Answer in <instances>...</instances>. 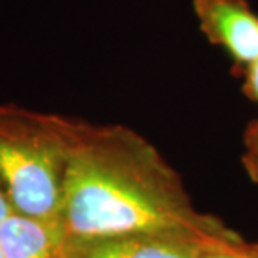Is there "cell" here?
Instances as JSON below:
<instances>
[{"label": "cell", "mask_w": 258, "mask_h": 258, "mask_svg": "<svg viewBox=\"0 0 258 258\" xmlns=\"http://www.w3.org/2000/svg\"><path fill=\"white\" fill-rule=\"evenodd\" d=\"M12 211L14 210H12V206H10L9 196H7V193H5L2 181H0V225H2L4 221L9 218Z\"/></svg>", "instance_id": "9c48e42d"}, {"label": "cell", "mask_w": 258, "mask_h": 258, "mask_svg": "<svg viewBox=\"0 0 258 258\" xmlns=\"http://www.w3.org/2000/svg\"><path fill=\"white\" fill-rule=\"evenodd\" d=\"M241 164H243L248 178L258 186V117L246 126L243 133Z\"/></svg>", "instance_id": "52a82bcc"}, {"label": "cell", "mask_w": 258, "mask_h": 258, "mask_svg": "<svg viewBox=\"0 0 258 258\" xmlns=\"http://www.w3.org/2000/svg\"><path fill=\"white\" fill-rule=\"evenodd\" d=\"M200 29L218 45L241 74L258 57V14L248 0H193Z\"/></svg>", "instance_id": "277c9868"}, {"label": "cell", "mask_w": 258, "mask_h": 258, "mask_svg": "<svg viewBox=\"0 0 258 258\" xmlns=\"http://www.w3.org/2000/svg\"><path fill=\"white\" fill-rule=\"evenodd\" d=\"M216 238L186 231L134 233L66 238L64 258H198L206 241Z\"/></svg>", "instance_id": "3957f363"}, {"label": "cell", "mask_w": 258, "mask_h": 258, "mask_svg": "<svg viewBox=\"0 0 258 258\" xmlns=\"http://www.w3.org/2000/svg\"><path fill=\"white\" fill-rule=\"evenodd\" d=\"M198 258H258V241H246L238 233L210 240L201 246Z\"/></svg>", "instance_id": "8992f818"}, {"label": "cell", "mask_w": 258, "mask_h": 258, "mask_svg": "<svg viewBox=\"0 0 258 258\" xmlns=\"http://www.w3.org/2000/svg\"><path fill=\"white\" fill-rule=\"evenodd\" d=\"M0 258H4V253H2V248H0Z\"/></svg>", "instance_id": "30bf717a"}, {"label": "cell", "mask_w": 258, "mask_h": 258, "mask_svg": "<svg viewBox=\"0 0 258 258\" xmlns=\"http://www.w3.org/2000/svg\"><path fill=\"white\" fill-rule=\"evenodd\" d=\"M240 76L243 77V84H241L243 94L248 97L250 101H253L258 104V57L246 67Z\"/></svg>", "instance_id": "ba28073f"}, {"label": "cell", "mask_w": 258, "mask_h": 258, "mask_svg": "<svg viewBox=\"0 0 258 258\" xmlns=\"http://www.w3.org/2000/svg\"><path fill=\"white\" fill-rule=\"evenodd\" d=\"M59 220L69 238L134 231L236 235L195 208L181 176L143 134L82 119L76 121Z\"/></svg>", "instance_id": "6da1fadb"}, {"label": "cell", "mask_w": 258, "mask_h": 258, "mask_svg": "<svg viewBox=\"0 0 258 258\" xmlns=\"http://www.w3.org/2000/svg\"><path fill=\"white\" fill-rule=\"evenodd\" d=\"M76 121L0 102V181L15 213L59 220Z\"/></svg>", "instance_id": "7a4b0ae2"}, {"label": "cell", "mask_w": 258, "mask_h": 258, "mask_svg": "<svg viewBox=\"0 0 258 258\" xmlns=\"http://www.w3.org/2000/svg\"><path fill=\"white\" fill-rule=\"evenodd\" d=\"M66 238L60 220L32 218L12 211L0 225L4 258H64Z\"/></svg>", "instance_id": "5b68a950"}]
</instances>
